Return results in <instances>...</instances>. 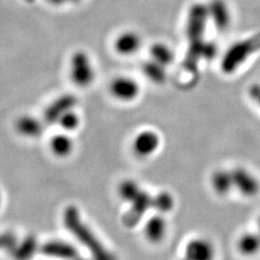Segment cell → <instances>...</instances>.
I'll return each mask as SVG.
<instances>
[{"instance_id":"obj_10","label":"cell","mask_w":260,"mask_h":260,"mask_svg":"<svg viewBox=\"0 0 260 260\" xmlns=\"http://www.w3.org/2000/svg\"><path fill=\"white\" fill-rule=\"evenodd\" d=\"M110 92L117 100L129 103L135 101L140 93V85L136 80L127 76H119L112 80Z\"/></svg>"},{"instance_id":"obj_13","label":"cell","mask_w":260,"mask_h":260,"mask_svg":"<svg viewBox=\"0 0 260 260\" xmlns=\"http://www.w3.org/2000/svg\"><path fill=\"white\" fill-rule=\"evenodd\" d=\"M76 99L73 94H64L47 107L45 113V119L49 123H56L66 112L75 109Z\"/></svg>"},{"instance_id":"obj_26","label":"cell","mask_w":260,"mask_h":260,"mask_svg":"<svg viewBox=\"0 0 260 260\" xmlns=\"http://www.w3.org/2000/svg\"><path fill=\"white\" fill-rule=\"evenodd\" d=\"M249 98L260 109V83H253L248 90Z\"/></svg>"},{"instance_id":"obj_7","label":"cell","mask_w":260,"mask_h":260,"mask_svg":"<svg viewBox=\"0 0 260 260\" xmlns=\"http://www.w3.org/2000/svg\"><path fill=\"white\" fill-rule=\"evenodd\" d=\"M40 252L49 258L74 260L79 257V251L72 243L64 240H48L40 246Z\"/></svg>"},{"instance_id":"obj_15","label":"cell","mask_w":260,"mask_h":260,"mask_svg":"<svg viewBox=\"0 0 260 260\" xmlns=\"http://www.w3.org/2000/svg\"><path fill=\"white\" fill-rule=\"evenodd\" d=\"M210 185L218 196H228L233 191V180L232 170L218 169L214 171L210 177Z\"/></svg>"},{"instance_id":"obj_6","label":"cell","mask_w":260,"mask_h":260,"mask_svg":"<svg viewBox=\"0 0 260 260\" xmlns=\"http://www.w3.org/2000/svg\"><path fill=\"white\" fill-rule=\"evenodd\" d=\"M130 204L129 210L123 215L122 223L128 229H133L141 222L144 215L152 208V196L142 190L137 198Z\"/></svg>"},{"instance_id":"obj_12","label":"cell","mask_w":260,"mask_h":260,"mask_svg":"<svg viewBox=\"0 0 260 260\" xmlns=\"http://www.w3.org/2000/svg\"><path fill=\"white\" fill-rule=\"evenodd\" d=\"M167 231V221L161 214H156L150 217L146 222L144 229L147 240L153 245L160 244L164 240Z\"/></svg>"},{"instance_id":"obj_17","label":"cell","mask_w":260,"mask_h":260,"mask_svg":"<svg viewBox=\"0 0 260 260\" xmlns=\"http://www.w3.org/2000/svg\"><path fill=\"white\" fill-rule=\"evenodd\" d=\"M237 250L246 257H253L260 252V236L257 232L242 233L237 240Z\"/></svg>"},{"instance_id":"obj_23","label":"cell","mask_w":260,"mask_h":260,"mask_svg":"<svg viewBox=\"0 0 260 260\" xmlns=\"http://www.w3.org/2000/svg\"><path fill=\"white\" fill-rule=\"evenodd\" d=\"M142 189L139 184L132 179H125L121 181L118 187V195L123 202L132 203L137 196L139 195Z\"/></svg>"},{"instance_id":"obj_14","label":"cell","mask_w":260,"mask_h":260,"mask_svg":"<svg viewBox=\"0 0 260 260\" xmlns=\"http://www.w3.org/2000/svg\"><path fill=\"white\" fill-rule=\"evenodd\" d=\"M142 46V39L134 31H125L120 34L115 42L116 51L122 56H131L137 53Z\"/></svg>"},{"instance_id":"obj_18","label":"cell","mask_w":260,"mask_h":260,"mask_svg":"<svg viewBox=\"0 0 260 260\" xmlns=\"http://www.w3.org/2000/svg\"><path fill=\"white\" fill-rule=\"evenodd\" d=\"M16 127L20 135L31 139L40 137L44 131L43 122L30 115L21 116L17 121Z\"/></svg>"},{"instance_id":"obj_28","label":"cell","mask_w":260,"mask_h":260,"mask_svg":"<svg viewBox=\"0 0 260 260\" xmlns=\"http://www.w3.org/2000/svg\"><path fill=\"white\" fill-rule=\"evenodd\" d=\"M256 232L259 234L260 236V216L258 217V219H257V231Z\"/></svg>"},{"instance_id":"obj_30","label":"cell","mask_w":260,"mask_h":260,"mask_svg":"<svg viewBox=\"0 0 260 260\" xmlns=\"http://www.w3.org/2000/svg\"><path fill=\"white\" fill-rule=\"evenodd\" d=\"M74 260H86V259H83V258H80V257H77V258H75V259H74Z\"/></svg>"},{"instance_id":"obj_25","label":"cell","mask_w":260,"mask_h":260,"mask_svg":"<svg viewBox=\"0 0 260 260\" xmlns=\"http://www.w3.org/2000/svg\"><path fill=\"white\" fill-rule=\"evenodd\" d=\"M17 236L14 233L10 232L0 233V251L10 252L14 248V246L17 244Z\"/></svg>"},{"instance_id":"obj_9","label":"cell","mask_w":260,"mask_h":260,"mask_svg":"<svg viewBox=\"0 0 260 260\" xmlns=\"http://www.w3.org/2000/svg\"><path fill=\"white\" fill-rule=\"evenodd\" d=\"M161 145V138L153 130H144L138 133L133 140L132 148L139 157H149L153 155Z\"/></svg>"},{"instance_id":"obj_5","label":"cell","mask_w":260,"mask_h":260,"mask_svg":"<svg viewBox=\"0 0 260 260\" xmlns=\"http://www.w3.org/2000/svg\"><path fill=\"white\" fill-rule=\"evenodd\" d=\"M232 174L233 189L240 195L251 199L259 194V180L251 171L246 168L236 167L232 170Z\"/></svg>"},{"instance_id":"obj_16","label":"cell","mask_w":260,"mask_h":260,"mask_svg":"<svg viewBox=\"0 0 260 260\" xmlns=\"http://www.w3.org/2000/svg\"><path fill=\"white\" fill-rule=\"evenodd\" d=\"M40 250L37 239L34 235H28L20 242H17L10 251V255L15 260H31Z\"/></svg>"},{"instance_id":"obj_8","label":"cell","mask_w":260,"mask_h":260,"mask_svg":"<svg viewBox=\"0 0 260 260\" xmlns=\"http://www.w3.org/2000/svg\"><path fill=\"white\" fill-rule=\"evenodd\" d=\"M184 257L189 260H215L216 248L205 237H194L186 243Z\"/></svg>"},{"instance_id":"obj_19","label":"cell","mask_w":260,"mask_h":260,"mask_svg":"<svg viewBox=\"0 0 260 260\" xmlns=\"http://www.w3.org/2000/svg\"><path fill=\"white\" fill-rule=\"evenodd\" d=\"M49 147L56 157H69L75 149V142L68 133H60L51 138Z\"/></svg>"},{"instance_id":"obj_27","label":"cell","mask_w":260,"mask_h":260,"mask_svg":"<svg viewBox=\"0 0 260 260\" xmlns=\"http://www.w3.org/2000/svg\"><path fill=\"white\" fill-rule=\"evenodd\" d=\"M47 1L52 5L60 6V5H64L66 3H75V2H78L79 0H47Z\"/></svg>"},{"instance_id":"obj_2","label":"cell","mask_w":260,"mask_h":260,"mask_svg":"<svg viewBox=\"0 0 260 260\" xmlns=\"http://www.w3.org/2000/svg\"><path fill=\"white\" fill-rule=\"evenodd\" d=\"M258 51H260V33L234 43L226 49L221 60L222 72L228 75L235 74Z\"/></svg>"},{"instance_id":"obj_22","label":"cell","mask_w":260,"mask_h":260,"mask_svg":"<svg viewBox=\"0 0 260 260\" xmlns=\"http://www.w3.org/2000/svg\"><path fill=\"white\" fill-rule=\"evenodd\" d=\"M176 206V200L172 193L161 191L155 196H152V208L158 214L165 215L173 211Z\"/></svg>"},{"instance_id":"obj_3","label":"cell","mask_w":260,"mask_h":260,"mask_svg":"<svg viewBox=\"0 0 260 260\" xmlns=\"http://www.w3.org/2000/svg\"><path fill=\"white\" fill-rule=\"evenodd\" d=\"M71 77L73 82L86 88L92 85L95 78V70L93 62L85 51H76L71 59Z\"/></svg>"},{"instance_id":"obj_4","label":"cell","mask_w":260,"mask_h":260,"mask_svg":"<svg viewBox=\"0 0 260 260\" xmlns=\"http://www.w3.org/2000/svg\"><path fill=\"white\" fill-rule=\"evenodd\" d=\"M208 21L209 16L206 4L196 3L190 7L186 20V36L189 43L205 39Z\"/></svg>"},{"instance_id":"obj_21","label":"cell","mask_w":260,"mask_h":260,"mask_svg":"<svg viewBox=\"0 0 260 260\" xmlns=\"http://www.w3.org/2000/svg\"><path fill=\"white\" fill-rule=\"evenodd\" d=\"M166 67L160 65L151 59L145 62L143 65V74L152 83L163 84L167 80V72Z\"/></svg>"},{"instance_id":"obj_31","label":"cell","mask_w":260,"mask_h":260,"mask_svg":"<svg viewBox=\"0 0 260 260\" xmlns=\"http://www.w3.org/2000/svg\"><path fill=\"white\" fill-rule=\"evenodd\" d=\"M181 260H189V259H188V258H186V257H184V258H183V259H181Z\"/></svg>"},{"instance_id":"obj_1","label":"cell","mask_w":260,"mask_h":260,"mask_svg":"<svg viewBox=\"0 0 260 260\" xmlns=\"http://www.w3.org/2000/svg\"><path fill=\"white\" fill-rule=\"evenodd\" d=\"M63 223L66 229L89 251L93 260H117L116 255L103 245L90 226L84 222L79 209L75 205L66 207Z\"/></svg>"},{"instance_id":"obj_29","label":"cell","mask_w":260,"mask_h":260,"mask_svg":"<svg viewBox=\"0 0 260 260\" xmlns=\"http://www.w3.org/2000/svg\"><path fill=\"white\" fill-rule=\"evenodd\" d=\"M26 2H28V3H32V2H34V0H25Z\"/></svg>"},{"instance_id":"obj_24","label":"cell","mask_w":260,"mask_h":260,"mask_svg":"<svg viewBox=\"0 0 260 260\" xmlns=\"http://www.w3.org/2000/svg\"><path fill=\"white\" fill-rule=\"evenodd\" d=\"M57 123L65 130L66 132H73L75 130L78 129L81 123L80 116L75 109H72L70 111L66 112L65 114L59 119Z\"/></svg>"},{"instance_id":"obj_11","label":"cell","mask_w":260,"mask_h":260,"mask_svg":"<svg viewBox=\"0 0 260 260\" xmlns=\"http://www.w3.org/2000/svg\"><path fill=\"white\" fill-rule=\"evenodd\" d=\"M209 20L213 22L217 30L223 32L232 23V15L224 0H211L207 5Z\"/></svg>"},{"instance_id":"obj_32","label":"cell","mask_w":260,"mask_h":260,"mask_svg":"<svg viewBox=\"0 0 260 260\" xmlns=\"http://www.w3.org/2000/svg\"><path fill=\"white\" fill-rule=\"evenodd\" d=\"M0 203H1V194H0Z\"/></svg>"},{"instance_id":"obj_20","label":"cell","mask_w":260,"mask_h":260,"mask_svg":"<svg viewBox=\"0 0 260 260\" xmlns=\"http://www.w3.org/2000/svg\"><path fill=\"white\" fill-rule=\"evenodd\" d=\"M150 59L164 67L172 65L175 61V51L164 43H155L149 48Z\"/></svg>"}]
</instances>
